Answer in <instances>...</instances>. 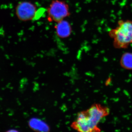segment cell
I'll return each instance as SVG.
<instances>
[{"label":"cell","mask_w":132,"mask_h":132,"mask_svg":"<svg viewBox=\"0 0 132 132\" xmlns=\"http://www.w3.org/2000/svg\"><path fill=\"white\" fill-rule=\"evenodd\" d=\"M109 35L113 39L114 48H127L132 44V21L129 20H120L118 22V26L111 29Z\"/></svg>","instance_id":"obj_2"},{"label":"cell","mask_w":132,"mask_h":132,"mask_svg":"<svg viewBox=\"0 0 132 132\" xmlns=\"http://www.w3.org/2000/svg\"><path fill=\"white\" fill-rule=\"evenodd\" d=\"M55 29L57 36L62 39L68 38L72 32V26L70 23L64 20L57 22Z\"/></svg>","instance_id":"obj_5"},{"label":"cell","mask_w":132,"mask_h":132,"mask_svg":"<svg viewBox=\"0 0 132 132\" xmlns=\"http://www.w3.org/2000/svg\"><path fill=\"white\" fill-rule=\"evenodd\" d=\"M18 131V130H14V129H12V130H10L7 131V132H17Z\"/></svg>","instance_id":"obj_8"},{"label":"cell","mask_w":132,"mask_h":132,"mask_svg":"<svg viewBox=\"0 0 132 132\" xmlns=\"http://www.w3.org/2000/svg\"><path fill=\"white\" fill-rule=\"evenodd\" d=\"M37 13L36 5L28 1L19 3L15 7V14L17 18L22 21L31 20L35 17Z\"/></svg>","instance_id":"obj_4"},{"label":"cell","mask_w":132,"mask_h":132,"mask_svg":"<svg viewBox=\"0 0 132 132\" xmlns=\"http://www.w3.org/2000/svg\"><path fill=\"white\" fill-rule=\"evenodd\" d=\"M120 65L123 68L132 70V53L126 52L121 57Z\"/></svg>","instance_id":"obj_6"},{"label":"cell","mask_w":132,"mask_h":132,"mask_svg":"<svg viewBox=\"0 0 132 132\" xmlns=\"http://www.w3.org/2000/svg\"><path fill=\"white\" fill-rule=\"evenodd\" d=\"M107 107L99 104H94L85 111L78 114L71 127L79 132H100L98 125L102 120L109 114Z\"/></svg>","instance_id":"obj_1"},{"label":"cell","mask_w":132,"mask_h":132,"mask_svg":"<svg viewBox=\"0 0 132 132\" xmlns=\"http://www.w3.org/2000/svg\"><path fill=\"white\" fill-rule=\"evenodd\" d=\"M29 125L31 128L35 131H47L49 128L47 125L41 121L36 118H32L29 122Z\"/></svg>","instance_id":"obj_7"},{"label":"cell","mask_w":132,"mask_h":132,"mask_svg":"<svg viewBox=\"0 0 132 132\" xmlns=\"http://www.w3.org/2000/svg\"><path fill=\"white\" fill-rule=\"evenodd\" d=\"M47 13L48 21L57 23L70 15L69 6L64 1L53 0L48 8Z\"/></svg>","instance_id":"obj_3"}]
</instances>
